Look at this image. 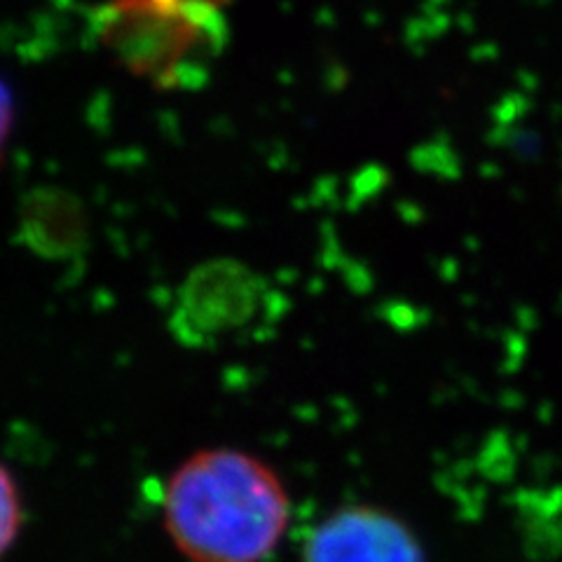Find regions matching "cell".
Wrapping results in <instances>:
<instances>
[{"mask_svg": "<svg viewBox=\"0 0 562 562\" xmlns=\"http://www.w3.org/2000/svg\"><path fill=\"white\" fill-rule=\"evenodd\" d=\"M303 562H425L411 527L378 506L349 504L310 532Z\"/></svg>", "mask_w": 562, "mask_h": 562, "instance_id": "7a4b0ae2", "label": "cell"}, {"mask_svg": "<svg viewBox=\"0 0 562 562\" xmlns=\"http://www.w3.org/2000/svg\"><path fill=\"white\" fill-rule=\"evenodd\" d=\"M22 530V499L16 490L12 473L3 469V551H10L12 543Z\"/></svg>", "mask_w": 562, "mask_h": 562, "instance_id": "277c9868", "label": "cell"}, {"mask_svg": "<svg viewBox=\"0 0 562 562\" xmlns=\"http://www.w3.org/2000/svg\"><path fill=\"white\" fill-rule=\"evenodd\" d=\"M256 279L233 262L206 266L190 277L183 295V314L192 336H216L241 322L256 301Z\"/></svg>", "mask_w": 562, "mask_h": 562, "instance_id": "3957f363", "label": "cell"}, {"mask_svg": "<svg viewBox=\"0 0 562 562\" xmlns=\"http://www.w3.org/2000/svg\"><path fill=\"white\" fill-rule=\"evenodd\" d=\"M162 514L176 551L190 562H262L289 530L291 499L258 457L214 448L171 473Z\"/></svg>", "mask_w": 562, "mask_h": 562, "instance_id": "6da1fadb", "label": "cell"}]
</instances>
